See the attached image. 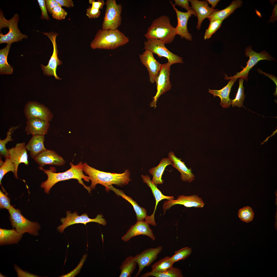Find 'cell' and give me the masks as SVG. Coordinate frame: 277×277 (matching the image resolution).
<instances>
[{"mask_svg": "<svg viewBox=\"0 0 277 277\" xmlns=\"http://www.w3.org/2000/svg\"><path fill=\"white\" fill-rule=\"evenodd\" d=\"M43 33L47 36L51 41L53 45V52L47 65L44 66L42 64L41 65L42 70L45 75L48 76H53L56 79L61 80V78L57 76L56 73L57 66L62 64V62L59 60L58 57V51L56 39L58 34L54 32Z\"/></svg>", "mask_w": 277, "mask_h": 277, "instance_id": "cell-13", "label": "cell"}, {"mask_svg": "<svg viewBox=\"0 0 277 277\" xmlns=\"http://www.w3.org/2000/svg\"><path fill=\"white\" fill-rule=\"evenodd\" d=\"M24 112L27 120L37 118L49 122L53 116L52 113L47 107L35 101L27 102L25 106Z\"/></svg>", "mask_w": 277, "mask_h": 277, "instance_id": "cell-12", "label": "cell"}, {"mask_svg": "<svg viewBox=\"0 0 277 277\" xmlns=\"http://www.w3.org/2000/svg\"><path fill=\"white\" fill-rule=\"evenodd\" d=\"M176 35L175 27L171 24L169 18L163 15L152 21L144 36L147 39H159L166 44L171 43Z\"/></svg>", "mask_w": 277, "mask_h": 277, "instance_id": "cell-4", "label": "cell"}, {"mask_svg": "<svg viewBox=\"0 0 277 277\" xmlns=\"http://www.w3.org/2000/svg\"><path fill=\"white\" fill-rule=\"evenodd\" d=\"M106 8L102 23V30H115L121 24L122 6L115 0H107Z\"/></svg>", "mask_w": 277, "mask_h": 277, "instance_id": "cell-7", "label": "cell"}, {"mask_svg": "<svg viewBox=\"0 0 277 277\" xmlns=\"http://www.w3.org/2000/svg\"><path fill=\"white\" fill-rule=\"evenodd\" d=\"M45 3L47 11L50 14H52V11L55 7L61 6L55 0H46Z\"/></svg>", "mask_w": 277, "mask_h": 277, "instance_id": "cell-47", "label": "cell"}, {"mask_svg": "<svg viewBox=\"0 0 277 277\" xmlns=\"http://www.w3.org/2000/svg\"><path fill=\"white\" fill-rule=\"evenodd\" d=\"M44 135H32L26 145L27 150L29 151L31 157L34 159L40 154L47 150L44 147Z\"/></svg>", "mask_w": 277, "mask_h": 277, "instance_id": "cell-26", "label": "cell"}, {"mask_svg": "<svg viewBox=\"0 0 277 277\" xmlns=\"http://www.w3.org/2000/svg\"><path fill=\"white\" fill-rule=\"evenodd\" d=\"M108 188L109 190L112 191L117 195L121 196L132 205L135 212L137 221L144 220L145 219L147 215L145 208L141 207L135 201L126 195L122 190L114 188L112 185L109 186Z\"/></svg>", "mask_w": 277, "mask_h": 277, "instance_id": "cell-27", "label": "cell"}, {"mask_svg": "<svg viewBox=\"0 0 277 277\" xmlns=\"http://www.w3.org/2000/svg\"><path fill=\"white\" fill-rule=\"evenodd\" d=\"M208 4L211 5V7L214 9V8L216 6L219 2L220 1L219 0H207Z\"/></svg>", "mask_w": 277, "mask_h": 277, "instance_id": "cell-51", "label": "cell"}, {"mask_svg": "<svg viewBox=\"0 0 277 277\" xmlns=\"http://www.w3.org/2000/svg\"><path fill=\"white\" fill-rule=\"evenodd\" d=\"M175 5H177L185 9L187 11H189L191 7L189 5V0H174Z\"/></svg>", "mask_w": 277, "mask_h": 277, "instance_id": "cell-46", "label": "cell"}, {"mask_svg": "<svg viewBox=\"0 0 277 277\" xmlns=\"http://www.w3.org/2000/svg\"><path fill=\"white\" fill-rule=\"evenodd\" d=\"M8 211L11 225L18 232L22 235L27 233L33 236L38 235L40 227L37 222L27 219L22 214L19 210L12 205Z\"/></svg>", "mask_w": 277, "mask_h": 277, "instance_id": "cell-5", "label": "cell"}, {"mask_svg": "<svg viewBox=\"0 0 277 277\" xmlns=\"http://www.w3.org/2000/svg\"><path fill=\"white\" fill-rule=\"evenodd\" d=\"M176 204L182 205L187 207L197 208H202L205 205L202 198L197 195H180L176 200L170 199L164 202L162 206L163 214H165L166 210Z\"/></svg>", "mask_w": 277, "mask_h": 277, "instance_id": "cell-15", "label": "cell"}, {"mask_svg": "<svg viewBox=\"0 0 277 277\" xmlns=\"http://www.w3.org/2000/svg\"><path fill=\"white\" fill-rule=\"evenodd\" d=\"M170 3L176 14L177 21V25L175 27L176 34L179 35L182 38H184L187 40L191 41L193 37L188 31L187 24L189 18L192 15L197 17L195 12L191 9L186 12H182L175 7V5L172 1H170Z\"/></svg>", "mask_w": 277, "mask_h": 277, "instance_id": "cell-14", "label": "cell"}, {"mask_svg": "<svg viewBox=\"0 0 277 277\" xmlns=\"http://www.w3.org/2000/svg\"><path fill=\"white\" fill-rule=\"evenodd\" d=\"M168 157L172 162V166L180 173L181 179L183 181L191 183L194 180L195 176L192 172L191 168L187 167L184 162L181 161V159L176 157L172 151L168 153Z\"/></svg>", "mask_w": 277, "mask_h": 277, "instance_id": "cell-25", "label": "cell"}, {"mask_svg": "<svg viewBox=\"0 0 277 277\" xmlns=\"http://www.w3.org/2000/svg\"><path fill=\"white\" fill-rule=\"evenodd\" d=\"M144 50L147 49L153 53L156 54L161 58H166L168 62L171 64L183 63L182 58L174 54L169 50L165 46V44L161 40L155 39L147 38L144 43Z\"/></svg>", "mask_w": 277, "mask_h": 277, "instance_id": "cell-8", "label": "cell"}, {"mask_svg": "<svg viewBox=\"0 0 277 277\" xmlns=\"http://www.w3.org/2000/svg\"><path fill=\"white\" fill-rule=\"evenodd\" d=\"M129 38L118 29H99L90 43L93 49L114 50L128 43Z\"/></svg>", "mask_w": 277, "mask_h": 277, "instance_id": "cell-3", "label": "cell"}, {"mask_svg": "<svg viewBox=\"0 0 277 277\" xmlns=\"http://www.w3.org/2000/svg\"><path fill=\"white\" fill-rule=\"evenodd\" d=\"M224 78L225 80L230 79L226 85L219 90L209 89V92L213 94L214 97H219L221 99L220 105L224 108H227L229 107L231 104V101L229 98V95L231 88L238 78L232 76L228 77L225 74Z\"/></svg>", "mask_w": 277, "mask_h": 277, "instance_id": "cell-23", "label": "cell"}, {"mask_svg": "<svg viewBox=\"0 0 277 277\" xmlns=\"http://www.w3.org/2000/svg\"><path fill=\"white\" fill-rule=\"evenodd\" d=\"M172 164V161L169 158H163L157 166L150 169L149 172L153 176L151 181L155 184L157 185L163 183L162 176L165 169L167 165Z\"/></svg>", "mask_w": 277, "mask_h": 277, "instance_id": "cell-28", "label": "cell"}, {"mask_svg": "<svg viewBox=\"0 0 277 277\" xmlns=\"http://www.w3.org/2000/svg\"><path fill=\"white\" fill-rule=\"evenodd\" d=\"M254 213L252 208L247 206L243 207L239 211L238 216L243 221L246 223L252 221L254 217Z\"/></svg>", "mask_w": 277, "mask_h": 277, "instance_id": "cell-39", "label": "cell"}, {"mask_svg": "<svg viewBox=\"0 0 277 277\" xmlns=\"http://www.w3.org/2000/svg\"><path fill=\"white\" fill-rule=\"evenodd\" d=\"M223 21L219 20H214L210 21L209 27L206 30L204 35V39L210 38L212 35L220 27Z\"/></svg>", "mask_w": 277, "mask_h": 277, "instance_id": "cell-40", "label": "cell"}, {"mask_svg": "<svg viewBox=\"0 0 277 277\" xmlns=\"http://www.w3.org/2000/svg\"><path fill=\"white\" fill-rule=\"evenodd\" d=\"M19 17L17 14H15L10 19L7 20L4 17L2 12L1 11L0 14V28L8 27L9 31L4 35L1 32L0 44L6 43L11 44L13 43L22 40L23 38H27V36L22 33L18 28V23Z\"/></svg>", "mask_w": 277, "mask_h": 277, "instance_id": "cell-6", "label": "cell"}, {"mask_svg": "<svg viewBox=\"0 0 277 277\" xmlns=\"http://www.w3.org/2000/svg\"><path fill=\"white\" fill-rule=\"evenodd\" d=\"M137 264L133 256L131 255L127 257L120 267L121 273L119 277H131L136 268Z\"/></svg>", "mask_w": 277, "mask_h": 277, "instance_id": "cell-32", "label": "cell"}, {"mask_svg": "<svg viewBox=\"0 0 277 277\" xmlns=\"http://www.w3.org/2000/svg\"><path fill=\"white\" fill-rule=\"evenodd\" d=\"M189 1L191 9L195 11L197 17L196 28L198 30L200 29L202 23L204 19L208 18L214 12L219 10L210 7L207 0H189Z\"/></svg>", "mask_w": 277, "mask_h": 277, "instance_id": "cell-20", "label": "cell"}, {"mask_svg": "<svg viewBox=\"0 0 277 277\" xmlns=\"http://www.w3.org/2000/svg\"><path fill=\"white\" fill-rule=\"evenodd\" d=\"M39 7L41 11V18L42 19H45L49 20V17L47 13V9L46 7L45 0H37Z\"/></svg>", "mask_w": 277, "mask_h": 277, "instance_id": "cell-43", "label": "cell"}, {"mask_svg": "<svg viewBox=\"0 0 277 277\" xmlns=\"http://www.w3.org/2000/svg\"><path fill=\"white\" fill-rule=\"evenodd\" d=\"M245 55L249 57V59L246 63L247 65L245 67H243V70L232 76L233 77L242 78L248 80V74L250 70L259 61L263 60H272L273 58L265 51L260 53H257L252 50L251 46L247 47L245 50Z\"/></svg>", "mask_w": 277, "mask_h": 277, "instance_id": "cell-10", "label": "cell"}, {"mask_svg": "<svg viewBox=\"0 0 277 277\" xmlns=\"http://www.w3.org/2000/svg\"><path fill=\"white\" fill-rule=\"evenodd\" d=\"M61 6H65L67 8L74 6V2L72 0H55Z\"/></svg>", "mask_w": 277, "mask_h": 277, "instance_id": "cell-49", "label": "cell"}, {"mask_svg": "<svg viewBox=\"0 0 277 277\" xmlns=\"http://www.w3.org/2000/svg\"><path fill=\"white\" fill-rule=\"evenodd\" d=\"M10 171L12 172L14 174L15 172V166L9 158L5 159L3 164L0 165V184L3 191L7 193L2 186L1 181L4 175Z\"/></svg>", "mask_w": 277, "mask_h": 277, "instance_id": "cell-37", "label": "cell"}, {"mask_svg": "<svg viewBox=\"0 0 277 277\" xmlns=\"http://www.w3.org/2000/svg\"><path fill=\"white\" fill-rule=\"evenodd\" d=\"M153 276L155 277H183L181 270L173 267L166 271L160 272L151 271L141 275V277Z\"/></svg>", "mask_w": 277, "mask_h": 277, "instance_id": "cell-33", "label": "cell"}, {"mask_svg": "<svg viewBox=\"0 0 277 277\" xmlns=\"http://www.w3.org/2000/svg\"><path fill=\"white\" fill-rule=\"evenodd\" d=\"M101 12L100 10L93 8L91 6L87 9L86 14L88 18H98L100 15Z\"/></svg>", "mask_w": 277, "mask_h": 277, "instance_id": "cell-44", "label": "cell"}, {"mask_svg": "<svg viewBox=\"0 0 277 277\" xmlns=\"http://www.w3.org/2000/svg\"><path fill=\"white\" fill-rule=\"evenodd\" d=\"M70 164L71 167L69 169L64 172L58 173L55 172V169L53 167H50L49 169L45 170L39 167V169L44 171L47 176V180L42 183L41 185L44 189L45 192L49 194L52 187L57 182L71 179L77 180L80 184L82 185L89 193L92 190L89 186L85 185L82 180L83 179L87 182H89L90 180L89 177L85 175L83 173L82 162H80L76 165L70 162Z\"/></svg>", "mask_w": 277, "mask_h": 277, "instance_id": "cell-1", "label": "cell"}, {"mask_svg": "<svg viewBox=\"0 0 277 277\" xmlns=\"http://www.w3.org/2000/svg\"><path fill=\"white\" fill-rule=\"evenodd\" d=\"M7 194L4 193L0 190V207L1 209H5L8 210L11 206L10 200L7 196Z\"/></svg>", "mask_w": 277, "mask_h": 277, "instance_id": "cell-42", "label": "cell"}, {"mask_svg": "<svg viewBox=\"0 0 277 277\" xmlns=\"http://www.w3.org/2000/svg\"><path fill=\"white\" fill-rule=\"evenodd\" d=\"M18 126L13 127L9 128L7 133V136L4 140H0V154L5 159L9 158L8 151L6 148V145L8 142L13 140L11 134L18 128Z\"/></svg>", "mask_w": 277, "mask_h": 277, "instance_id": "cell-36", "label": "cell"}, {"mask_svg": "<svg viewBox=\"0 0 277 277\" xmlns=\"http://www.w3.org/2000/svg\"><path fill=\"white\" fill-rule=\"evenodd\" d=\"M171 65L168 62L162 64L155 81L157 92L156 95L153 97V100L150 104L151 106L153 107L154 108L156 107L157 102L159 97L171 89V85L170 80Z\"/></svg>", "mask_w": 277, "mask_h": 277, "instance_id": "cell-11", "label": "cell"}, {"mask_svg": "<svg viewBox=\"0 0 277 277\" xmlns=\"http://www.w3.org/2000/svg\"><path fill=\"white\" fill-rule=\"evenodd\" d=\"M0 277H5V276L4 275H3V274H1V273H0Z\"/></svg>", "mask_w": 277, "mask_h": 277, "instance_id": "cell-52", "label": "cell"}, {"mask_svg": "<svg viewBox=\"0 0 277 277\" xmlns=\"http://www.w3.org/2000/svg\"><path fill=\"white\" fill-rule=\"evenodd\" d=\"M89 2L92 5L91 6L92 8L99 10L102 9L104 5L105 4L103 0H98L97 1H95L94 0H90Z\"/></svg>", "mask_w": 277, "mask_h": 277, "instance_id": "cell-48", "label": "cell"}, {"mask_svg": "<svg viewBox=\"0 0 277 277\" xmlns=\"http://www.w3.org/2000/svg\"><path fill=\"white\" fill-rule=\"evenodd\" d=\"M40 167L46 165L60 166L64 164L65 161L63 158L53 150H46L38 155L34 159Z\"/></svg>", "mask_w": 277, "mask_h": 277, "instance_id": "cell-22", "label": "cell"}, {"mask_svg": "<svg viewBox=\"0 0 277 277\" xmlns=\"http://www.w3.org/2000/svg\"><path fill=\"white\" fill-rule=\"evenodd\" d=\"M7 150L9 158L15 166L14 176L16 179H18L17 171L19 165L23 163L28 165L29 164L25 143L23 142L17 143L15 147Z\"/></svg>", "mask_w": 277, "mask_h": 277, "instance_id": "cell-18", "label": "cell"}, {"mask_svg": "<svg viewBox=\"0 0 277 277\" xmlns=\"http://www.w3.org/2000/svg\"><path fill=\"white\" fill-rule=\"evenodd\" d=\"M149 225L144 220L137 221L135 224L131 226L126 233L122 237V240L124 242H127L135 236L144 235L154 241L155 237Z\"/></svg>", "mask_w": 277, "mask_h": 277, "instance_id": "cell-19", "label": "cell"}, {"mask_svg": "<svg viewBox=\"0 0 277 277\" xmlns=\"http://www.w3.org/2000/svg\"><path fill=\"white\" fill-rule=\"evenodd\" d=\"M170 258V256H166L155 262L151 266V271H162L172 268L174 263L172 261Z\"/></svg>", "mask_w": 277, "mask_h": 277, "instance_id": "cell-34", "label": "cell"}, {"mask_svg": "<svg viewBox=\"0 0 277 277\" xmlns=\"http://www.w3.org/2000/svg\"><path fill=\"white\" fill-rule=\"evenodd\" d=\"M14 268L16 272L18 277H39L35 274L25 271L20 269L15 264L14 265Z\"/></svg>", "mask_w": 277, "mask_h": 277, "instance_id": "cell-45", "label": "cell"}, {"mask_svg": "<svg viewBox=\"0 0 277 277\" xmlns=\"http://www.w3.org/2000/svg\"><path fill=\"white\" fill-rule=\"evenodd\" d=\"M67 15V12L60 6L56 7L52 11V16L53 18L57 20L63 19Z\"/></svg>", "mask_w": 277, "mask_h": 277, "instance_id": "cell-41", "label": "cell"}, {"mask_svg": "<svg viewBox=\"0 0 277 277\" xmlns=\"http://www.w3.org/2000/svg\"><path fill=\"white\" fill-rule=\"evenodd\" d=\"M242 3L241 0L233 1L229 6L224 9L213 12L208 18L210 21L214 20L223 21L233 13L236 8L240 7Z\"/></svg>", "mask_w": 277, "mask_h": 277, "instance_id": "cell-29", "label": "cell"}, {"mask_svg": "<svg viewBox=\"0 0 277 277\" xmlns=\"http://www.w3.org/2000/svg\"><path fill=\"white\" fill-rule=\"evenodd\" d=\"M192 250L190 247H185L175 251L174 254L170 259L174 263L179 261L184 260L188 258L191 253Z\"/></svg>", "mask_w": 277, "mask_h": 277, "instance_id": "cell-38", "label": "cell"}, {"mask_svg": "<svg viewBox=\"0 0 277 277\" xmlns=\"http://www.w3.org/2000/svg\"><path fill=\"white\" fill-rule=\"evenodd\" d=\"M139 56L141 63L147 68L150 81L151 83H154L155 82L162 64L155 59L153 53L148 50L145 49Z\"/></svg>", "mask_w": 277, "mask_h": 277, "instance_id": "cell-17", "label": "cell"}, {"mask_svg": "<svg viewBox=\"0 0 277 277\" xmlns=\"http://www.w3.org/2000/svg\"><path fill=\"white\" fill-rule=\"evenodd\" d=\"M25 129L27 135H45L47 132L50 123L48 122L37 118L27 120Z\"/></svg>", "mask_w": 277, "mask_h": 277, "instance_id": "cell-24", "label": "cell"}, {"mask_svg": "<svg viewBox=\"0 0 277 277\" xmlns=\"http://www.w3.org/2000/svg\"><path fill=\"white\" fill-rule=\"evenodd\" d=\"M83 171L87 175L91 181L89 186L92 190L94 189L97 184L104 186L107 191H109V186L115 184L123 186L127 184L131 179L128 169L123 173H111L100 171L88 165L86 163L83 164Z\"/></svg>", "mask_w": 277, "mask_h": 277, "instance_id": "cell-2", "label": "cell"}, {"mask_svg": "<svg viewBox=\"0 0 277 277\" xmlns=\"http://www.w3.org/2000/svg\"><path fill=\"white\" fill-rule=\"evenodd\" d=\"M141 177L143 182L146 183L147 186L151 189L152 193L155 200V205L154 210L152 214L150 216H147L146 219V221L150 224L153 226H156V223L154 218V214L156 210L157 206L159 202L164 199L168 200L174 199L173 196H168L163 194L161 191L157 188L156 185L152 181L150 177L148 175H142Z\"/></svg>", "mask_w": 277, "mask_h": 277, "instance_id": "cell-21", "label": "cell"}, {"mask_svg": "<svg viewBox=\"0 0 277 277\" xmlns=\"http://www.w3.org/2000/svg\"><path fill=\"white\" fill-rule=\"evenodd\" d=\"M162 249L161 246L155 248H150L144 250L134 257L138 266V270L135 277L138 276L144 268L150 265L156 259Z\"/></svg>", "mask_w": 277, "mask_h": 277, "instance_id": "cell-16", "label": "cell"}, {"mask_svg": "<svg viewBox=\"0 0 277 277\" xmlns=\"http://www.w3.org/2000/svg\"><path fill=\"white\" fill-rule=\"evenodd\" d=\"M66 215L65 218L61 219V221L62 224L57 228L58 231L61 233L63 232L66 227L77 223H82L86 225L87 223L95 222L103 226H105L106 224L105 220L101 214H98L94 219L89 218L86 213L79 215L76 212L72 213L70 211H67L66 212Z\"/></svg>", "mask_w": 277, "mask_h": 277, "instance_id": "cell-9", "label": "cell"}, {"mask_svg": "<svg viewBox=\"0 0 277 277\" xmlns=\"http://www.w3.org/2000/svg\"><path fill=\"white\" fill-rule=\"evenodd\" d=\"M244 80L243 78H239V86L236 97L234 99L231 100V104L232 105V107L236 106L240 107L243 106L245 96L244 93V88L243 85Z\"/></svg>", "mask_w": 277, "mask_h": 277, "instance_id": "cell-35", "label": "cell"}, {"mask_svg": "<svg viewBox=\"0 0 277 277\" xmlns=\"http://www.w3.org/2000/svg\"><path fill=\"white\" fill-rule=\"evenodd\" d=\"M11 45L7 44L0 50V73L1 74H11L13 71V67L8 63L7 60Z\"/></svg>", "mask_w": 277, "mask_h": 277, "instance_id": "cell-31", "label": "cell"}, {"mask_svg": "<svg viewBox=\"0 0 277 277\" xmlns=\"http://www.w3.org/2000/svg\"><path fill=\"white\" fill-rule=\"evenodd\" d=\"M258 72L260 74H263L267 76H268L270 79L272 80L275 84L277 87V78L273 75L267 74L264 72L260 69H257Z\"/></svg>", "mask_w": 277, "mask_h": 277, "instance_id": "cell-50", "label": "cell"}, {"mask_svg": "<svg viewBox=\"0 0 277 277\" xmlns=\"http://www.w3.org/2000/svg\"><path fill=\"white\" fill-rule=\"evenodd\" d=\"M22 234L15 229H0V244L1 245L17 243L21 240Z\"/></svg>", "mask_w": 277, "mask_h": 277, "instance_id": "cell-30", "label": "cell"}]
</instances>
